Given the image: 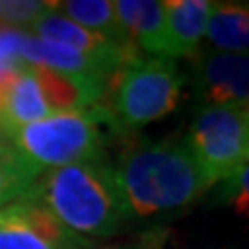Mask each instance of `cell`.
Listing matches in <instances>:
<instances>
[{
	"instance_id": "6da1fadb",
	"label": "cell",
	"mask_w": 249,
	"mask_h": 249,
	"mask_svg": "<svg viewBox=\"0 0 249 249\" xmlns=\"http://www.w3.org/2000/svg\"><path fill=\"white\" fill-rule=\"evenodd\" d=\"M114 170L131 212L142 218L187 208L216 185L185 139L131 142Z\"/></svg>"
},
{
	"instance_id": "7a4b0ae2",
	"label": "cell",
	"mask_w": 249,
	"mask_h": 249,
	"mask_svg": "<svg viewBox=\"0 0 249 249\" xmlns=\"http://www.w3.org/2000/svg\"><path fill=\"white\" fill-rule=\"evenodd\" d=\"M27 196L36 197L77 237H112L133 218L116 170L106 160L46 170Z\"/></svg>"
},
{
	"instance_id": "3957f363",
	"label": "cell",
	"mask_w": 249,
	"mask_h": 249,
	"mask_svg": "<svg viewBox=\"0 0 249 249\" xmlns=\"http://www.w3.org/2000/svg\"><path fill=\"white\" fill-rule=\"evenodd\" d=\"M185 75L173 58L135 56L124 62L106 85L96 104L112 135H129L154 121L164 119L183 98Z\"/></svg>"
},
{
	"instance_id": "277c9868",
	"label": "cell",
	"mask_w": 249,
	"mask_h": 249,
	"mask_svg": "<svg viewBox=\"0 0 249 249\" xmlns=\"http://www.w3.org/2000/svg\"><path fill=\"white\" fill-rule=\"evenodd\" d=\"M106 129L102 112L93 106L89 110L52 114L23 127L6 129L4 133L15 156L40 177L46 170L104 160Z\"/></svg>"
},
{
	"instance_id": "5b68a950",
	"label": "cell",
	"mask_w": 249,
	"mask_h": 249,
	"mask_svg": "<svg viewBox=\"0 0 249 249\" xmlns=\"http://www.w3.org/2000/svg\"><path fill=\"white\" fill-rule=\"evenodd\" d=\"M247 108L206 106L189 127L185 143L214 183L229 178L245 162Z\"/></svg>"
},
{
	"instance_id": "8992f818",
	"label": "cell",
	"mask_w": 249,
	"mask_h": 249,
	"mask_svg": "<svg viewBox=\"0 0 249 249\" xmlns=\"http://www.w3.org/2000/svg\"><path fill=\"white\" fill-rule=\"evenodd\" d=\"M89 245L56 220L36 197L25 196L0 208V249H73Z\"/></svg>"
},
{
	"instance_id": "52a82bcc",
	"label": "cell",
	"mask_w": 249,
	"mask_h": 249,
	"mask_svg": "<svg viewBox=\"0 0 249 249\" xmlns=\"http://www.w3.org/2000/svg\"><path fill=\"white\" fill-rule=\"evenodd\" d=\"M196 62V91L206 106L249 108V54L201 52Z\"/></svg>"
},
{
	"instance_id": "ba28073f",
	"label": "cell",
	"mask_w": 249,
	"mask_h": 249,
	"mask_svg": "<svg viewBox=\"0 0 249 249\" xmlns=\"http://www.w3.org/2000/svg\"><path fill=\"white\" fill-rule=\"evenodd\" d=\"M31 29H34L36 37H40V40L62 44L73 50H79L83 54H89V56H96L100 60L108 62L110 67H114L116 71H119L124 62L139 56V48L135 44H129V46L114 44L102 36L93 34L89 29L77 25L71 19H67L65 15L58 11V2H56V9L42 15V17L31 25Z\"/></svg>"
},
{
	"instance_id": "9c48e42d",
	"label": "cell",
	"mask_w": 249,
	"mask_h": 249,
	"mask_svg": "<svg viewBox=\"0 0 249 249\" xmlns=\"http://www.w3.org/2000/svg\"><path fill=\"white\" fill-rule=\"evenodd\" d=\"M114 11L123 29L137 48L160 58H170L164 2L156 0H116Z\"/></svg>"
},
{
	"instance_id": "30bf717a",
	"label": "cell",
	"mask_w": 249,
	"mask_h": 249,
	"mask_svg": "<svg viewBox=\"0 0 249 249\" xmlns=\"http://www.w3.org/2000/svg\"><path fill=\"white\" fill-rule=\"evenodd\" d=\"M212 2L210 0H168L164 2L170 58H193L201 54V40Z\"/></svg>"
},
{
	"instance_id": "8fae6325",
	"label": "cell",
	"mask_w": 249,
	"mask_h": 249,
	"mask_svg": "<svg viewBox=\"0 0 249 249\" xmlns=\"http://www.w3.org/2000/svg\"><path fill=\"white\" fill-rule=\"evenodd\" d=\"M19 60L27 62V65L52 69V71H58V73H67V75H88V77L110 79L116 73L114 67H110L108 62L100 60L96 56H89V54H83L62 44L40 40L36 36H25L19 50Z\"/></svg>"
},
{
	"instance_id": "7c38bea8",
	"label": "cell",
	"mask_w": 249,
	"mask_h": 249,
	"mask_svg": "<svg viewBox=\"0 0 249 249\" xmlns=\"http://www.w3.org/2000/svg\"><path fill=\"white\" fill-rule=\"evenodd\" d=\"M204 37L210 52L249 54V2H212Z\"/></svg>"
},
{
	"instance_id": "4fadbf2b",
	"label": "cell",
	"mask_w": 249,
	"mask_h": 249,
	"mask_svg": "<svg viewBox=\"0 0 249 249\" xmlns=\"http://www.w3.org/2000/svg\"><path fill=\"white\" fill-rule=\"evenodd\" d=\"M58 11L77 25L89 29L114 44H133V40L127 36V31L123 29L119 17H116L114 4L108 0H69V2H58Z\"/></svg>"
},
{
	"instance_id": "5bb4252c",
	"label": "cell",
	"mask_w": 249,
	"mask_h": 249,
	"mask_svg": "<svg viewBox=\"0 0 249 249\" xmlns=\"http://www.w3.org/2000/svg\"><path fill=\"white\" fill-rule=\"evenodd\" d=\"M37 181V175L23 164L19 158L0 162V208L25 197Z\"/></svg>"
},
{
	"instance_id": "9a60e30c",
	"label": "cell",
	"mask_w": 249,
	"mask_h": 249,
	"mask_svg": "<svg viewBox=\"0 0 249 249\" xmlns=\"http://www.w3.org/2000/svg\"><path fill=\"white\" fill-rule=\"evenodd\" d=\"M56 9V2H37V0H0V27H25Z\"/></svg>"
},
{
	"instance_id": "2e32d148",
	"label": "cell",
	"mask_w": 249,
	"mask_h": 249,
	"mask_svg": "<svg viewBox=\"0 0 249 249\" xmlns=\"http://www.w3.org/2000/svg\"><path fill=\"white\" fill-rule=\"evenodd\" d=\"M220 199L231 204L237 214L249 218V160L222 181Z\"/></svg>"
},
{
	"instance_id": "e0dca14e",
	"label": "cell",
	"mask_w": 249,
	"mask_h": 249,
	"mask_svg": "<svg viewBox=\"0 0 249 249\" xmlns=\"http://www.w3.org/2000/svg\"><path fill=\"white\" fill-rule=\"evenodd\" d=\"M13 158H17V156L13 152L11 142H9V137H6L4 129L0 127V162H6V160H13Z\"/></svg>"
},
{
	"instance_id": "ac0fdd59",
	"label": "cell",
	"mask_w": 249,
	"mask_h": 249,
	"mask_svg": "<svg viewBox=\"0 0 249 249\" xmlns=\"http://www.w3.org/2000/svg\"><path fill=\"white\" fill-rule=\"evenodd\" d=\"M245 160H249V108H247V142H245Z\"/></svg>"
},
{
	"instance_id": "d6986e66",
	"label": "cell",
	"mask_w": 249,
	"mask_h": 249,
	"mask_svg": "<svg viewBox=\"0 0 249 249\" xmlns=\"http://www.w3.org/2000/svg\"><path fill=\"white\" fill-rule=\"evenodd\" d=\"M73 249H89V245H79V247H73ZM102 249H119V247H102Z\"/></svg>"
}]
</instances>
